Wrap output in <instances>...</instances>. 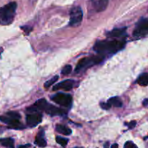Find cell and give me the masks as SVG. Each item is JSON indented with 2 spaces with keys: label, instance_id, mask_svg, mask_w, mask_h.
<instances>
[{
  "label": "cell",
  "instance_id": "obj_1",
  "mask_svg": "<svg viewBox=\"0 0 148 148\" xmlns=\"http://www.w3.org/2000/svg\"><path fill=\"white\" fill-rule=\"evenodd\" d=\"M125 42L118 40H105L98 41L94 46L93 49L98 53H114L124 49Z\"/></svg>",
  "mask_w": 148,
  "mask_h": 148
},
{
  "label": "cell",
  "instance_id": "obj_2",
  "mask_svg": "<svg viewBox=\"0 0 148 148\" xmlns=\"http://www.w3.org/2000/svg\"><path fill=\"white\" fill-rule=\"evenodd\" d=\"M17 3L14 1L8 3L0 8V24L7 25L13 22L15 16Z\"/></svg>",
  "mask_w": 148,
  "mask_h": 148
},
{
  "label": "cell",
  "instance_id": "obj_3",
  "mask_svg": "<svg viewBox=\"0 0 148 148\" xmlns=\"http://www.w3.org/2000/svg\"><path fill=\"white\" fill-rule=\"evenodd\" d=\"M103 59L104 56L103 55L82 58V59H81L78 62L76 68H75V72H79L82 71V69H88V68L94 66V65L97 64L101 63L103 60Z\"/></svg>",
  "mask_w": 148,
  "mask_h": 148
},
{
  "label": "cell",
  "instance_id": "obj_4",
  "mask_svg": "<svg viewBox=\"0 0 148 148\" xmlns=\"http://www.w3.org/2000/svg\"><path fill=\"white\" fill-rule=\"evenodd\" d=\"M148 35V19L143 18L136 25L133 36L137 38L144 37Z\"/></svg>",
  "mask_w": 148,
  "mask_h": 148
},
{
  "label": "cell",
  "instance_id": "obj_5",
  "mask_svg": "<svg viewBox=\"0 0 148 148\" xmlns=\"http://www.w3.org/2000/svg\"><path fill=\"white\" fill-rule=\"evenodd\" d=\"M83 17V13L81 7H75L70 11V20L69 25L72 27L78 26L81 23Z\"/></svg>",
  "mask_w": 148,
  "mask_h": 148
},
{
  "label": "cell",
  "instance_id": "obj_6",
  "mask_svg": "<svg viewBox=\"0 0 148 148\" xmlns=\"http://www.w3.org/2000/svg\"><path fill=\"white\" fill-rule=\"evenodd\" d=\"M51 98L53 102L64 107H67L68 108L72 105V98L70 95H68V94L59 92V93H57L52 96Z\"/></svg>",
  "mask_w": 148,
  "mask_h": 148
},
{
  "label": "cell",
  "instance_id": "obj_7",
  "mask_svg": "<svg viewBox=\"0 0 148 148\" xmlns=\"http://www.w3.org/2000/svg\"><path fill=\"white\" fill-rule=\"evenodd\" d=\"M0 121L9 126V128L14 129V130H22L24 128L23 124L20 122L19 119H14L8 116H1Z\"/></svg>",
  "mask_w": 148,
  "mask_h": 148
},
{
  "label": "cell",
  "instance_id": "obj_8",
  "mask_svg": "<svg viewBox=\"0 0 148 148\" xmlns=\"http://www.w3.org/2000/svg\"><path fill=\"white\" fill-rule=\"evenodd\" d=\"M42 121V115L40 113H30L26 116V122L30 127H33L40 124Z\"/></svg>",
  "mask_w": 148,
  "mask_h": 148
},
{
  "label": "cell",
  "instance_id": "obj_9",
  "mask_svg": "<svg viewBox=\"0 0 148 148\" xmlns=\"http://www.w3.org/2000/svg\"><path fill=\"white\" fill-rule=\"evenodd\" d=\"M43 111H45L46 113H47L50 116H63L66 114L64 110L57 108V107L54 106L53 105H51L49 103H47L46 105L45 106Z\"/></svg>",
  "mask_w": 148,
  "mask_h": 148
},
{
  "label": "cell",
  "instance_id": "obj_10",
  "mask_svg": "<svg viewBox=\"0 0 148 148\" xmlns=\"http://www.w3.org/2000/svg\"><path fill=\"white\" fill-rule=\"evenodd\" d=\"M74 87V81L72 79H66L59 83L53 86V90H63L65 91H69L72 89Z\"/></svg>",
  "mask_w": 148,
  "mask_h": 148
},
{
  "label": "cell",
  "instance_id": "obj_11",
  "mask_svg": "<svg viewBox=\"0 0 148 148\" xmlns=\"http://www.w3.org/2000/svg\"><path fill=\"white\" fill-rule=\"evenodd\" d=\"M126 27L123 28H114L111 31L107 33V36L110 38H119L122 36L125 35L126 33Z\"/></svg>",
  "mask_w": 148,
  "mask_h": 148
},
{
  "label": "cell",
  "instance_id": "obj_12",
  "mask_svg": "<svg viewBox=\"0 0 148 148\" xmlns=\"http://www.w3.org/2000/svg\"><path fill=\"white\" fill-rule=\"evenodd\" d=\"M36 144L40 147H45L47 145L46 140L44 138V132L43 130L40 131L36 136Z\"/></svg>",
  "mask_w": 148,
  "mask_h": 148
},
{
  "label": "cell",
  "instance_id": "obj_13",
  "mask_svg": "<svg viewBox=\"0 0 148 148\" xmlns=\"http://www.w3.org/2000/svg\"><path fill=\"white\" fill-rule=\"evenodd\" d=\"M108 4V0H98L95 4V10L98 12H103L106 9Z\"/></svg>",
  "mask_w": 148,
  "mask_h": 148
},
{
  "label": "cell",
  "instance_id": "obj_14",
  "mask_svg": "<svg viewBox=\"0 0 148 148\" xmlns=\"http://www.w3.org/2000/svg\"><path fill=\"white\" fill-rule=\"evenodd\" d=\"M0 144L7 148H14V141L12 138H1L0 139Z\"/></svg>",
  "mask_w": 148,
  "mask_h": 148
},
{
  "label": "cell",
  "instance_id": "obj_15",
  "mask_svg": "<svg viewBox=\"0 0 148 148\" xmlns=\"http://www.w3.org/2000/svg\"><path fill=\"white\" fill-rule=\"evenodd\" d=\"M56 130L58 132L64 134V135H69V134H72V130L69 128H68L67 127H66V126L62 125V124L56 125Z\"/></svg>",
  "mask_w": 148,
  "mask_h": 148
},
{
  "label": "cell",
  "instance_id": "obj_16",
  "mask_svg": "<svg viewBox=\"0 0 148 148\" xmlns=\"http://www.w3.org/2000/svg\"><path fill=\"white\" fill-rule=\"evenodd\" d=\"M108 103L111 106L116 107V108H121L122 106V101L118 97H113L110 98L108 101Z\"/></svg>",
  "mask_w": 148,
  "mask_h": 148
},
{
  "label": "cell",
  "instance_id": "obj_17",
  "mask_svg": "<svg viewBox=\"0 0 148 148\" xmlns=\"http://www.w3.org/2000/svg\"><path fill=\"white\" fill-rule=\"evenodd\" d=\"M137 82L141 86L148 85V73H143L137 79Z\"/></svg>",
  "mask_w": 148,
  "mask_h": 148
},
{
  "label": "cell",
  "instance_id": "obj_18",
  "mask_svg": "<svg viewBox=\"0 0 148 148\" xmlns=\"http://www.w3.org/2000/svg\"><path fill=\"white\" fill-rule=\"evenodd\" d=\"M58 79H59V76H58V75H56V76L53 77H52L51 79H49V80H48L47 82H45L44 87L46 88H49V87L51 86L52 85H53V84H54L55 82H56V81L58 80Z\"/></svg>",
  "mask_w": 148,
  "mask_h": 148
},
{
  "label": "cell",
  "instance_id": "obj_19",
  "mask_svg": "<svg viewBox=\"0 0 148 148\" xmlns=\"http://www.w3.org/2000/svg\"><path fill=\"white\" fill-rule=\"evenodd\" d=\"M56 141L58 144L62 146V147H65V146H66V145H67L68 143L67 139L63 138V137H56Z\"/></svg>",
  "mask_w": 148,
  "mask_h": 148
},
{
  "label": "cell",
  "instance_id": "obj_20",
  "mask_svg": "<svg viewBox=\"0 0 148 148\" xmlns=\"http://www.w3.org/2000/svg\"><path fill=\"white\" fill-rule=\"evenodd\" d=\"M72 71V66L71 65H66L63 68L62 71V74L64 75H67L70 74Z\"/></svg>",
  "mask_w": 148,
  "mask_h": 148
},
{
  "label": "cell",
  "instance_id": "obj_21",
  "mask_svg": "<svg viewBox=\"0 0 148 148\" xmlns=\"http://www.w3.org/2000/svg\"><path fill=\"white\" fill-rule=\"evenodd\" d=\"M6 115L8 116L12 117L14 119H20L21 118V116L20 115V114L17 112H15V111H10V112H7L6 114Z\"/></svg>",
  "mask_w": 148,
  "mask_h": 148
},
{
  "label": "cell",
  "instance_id": "obj_22",
  "mask_svg": "<svg viewBox=\"0 0 148 148\" xmlns=\"http://www.w3.org/2000/svg\"><path fill=\"white\" fill-rule=\"evenodd\" d=\"M124 148H138V147H137V146L133 142L128 141L124 144Z\"/></svg>",
  "mask_w": 148,
  "mask_h": 148
},
{
  "label": "cell",
  "instance_id": "obj_23",
  "mask_svg": "<svg viewBox=\"0 0 148 148\" xmlns=\"http://www.w3.org/2000/svg\"><path fill=\"white\" fill-rule=\"evenodd\" d=\"M21 29L25 32V33L26 35H28L29 33L32 31V30H33V28L28 25L23 26V27H21Z\"/></svg>",
  "mask_w": 148,
  "mask_h": 148
},
{
  "label": "cell",
  "instance_id": "obj_24",
  "mask_svg": "<svg viewBox=\"0 0 148 148\" xmlns=\"http://www.w3.org/2000/svg\"><path fill=\"white\" fill-rule=\"evenodd\" d=\"M101 106L103 109L104 110H108L111 108V106L108 103V102L107 103H101Z\"/></svg>",
  "mask_w": 148,
  "mask_h": 148
},
{
  "label": "cell",
  "instance_id": "obj_25",
  "mask_svg": "<svg viewBox=\"0 0 148 148\" xmlns=\"http://www.w3.org/2000/svg\"><path fill=\"white\" fill-rule=\"evenodd\" d=\"M136 124H137V122H136L135 121H130V123H127V125L128 126L129 128L130 129H133V128H134V127L136 126Z\"/></svg>",
  "mask_w": 148,
  "mask_h": 148
},
{
  "label": "cell",
  "instance_id": "obj_26",
  "mask_svg": "<svg viewBox=\"0 0 148 148\" xmlns=\"http://www.w3.org/2000/svg\"><path fill=\"white\" fill-rule=\"evenodd\" d=\"M29 147H30V145L27 144V145H20L18 147V148H28Z\"/></svg>",
  "mask_w": 148,
  "mask_h": 148
},
{
  "label": "cell",
  "instance_id": "obj_27",
  "mask_svg": "<svg viewBox=\"0 0 148 148\" xmlns=\"http://www.w3.org/2000/svg\"><path fill=\"white\" fill-rule=\"evenodd\" d=\"M111 148H119V145L117 144H114L112 146H111Z\"/></svg>",
  "mask_w": 148,
  "mask_h": 148
},
{
  "label": "cell",
  "instance_id": "obj_28",
  "mask_svg": "<svg viewBox=\"0 0 148 148\" xmlns=\"http://www.w3.org/2000/svg\"><path fill=\"white\" fill-rule=\"evenodd\" d=\"M2 51H3V49L2 48H0V56H1V53H2Z\"/></svg>",
  "mask_w": 148,
  "mask_h": 148
},
{
  "label": "cell",
  "instance_id": "obj_29",
  "mask_svg": "<svg viewBox=\"0 0 148 148\" xmlns=\"http://www.w3.org/2000/svg\"><path fill=\"white\" fill-rule=\"evenodd\" d=\"M108 145H109V144H108V143H107L106 144V145H105V148H108Z\"/></svg>",
  "mask_w": 148,
  "mask_h": 148
},
{
  "label": "cell",
  "instance_id": "obj_30",
  "mask_svg": "<svg viewBox=\"0 0 148 148\" xmlns=\"http://www.w3.org/2000/svg\"><path fill=\"white\" fill-rule=\"evenodd\" d=\"M75 148H82V147H75Z\"/></svg>",
  "mask_w": 148,
  "mask_h": 148
}]
</instances>
